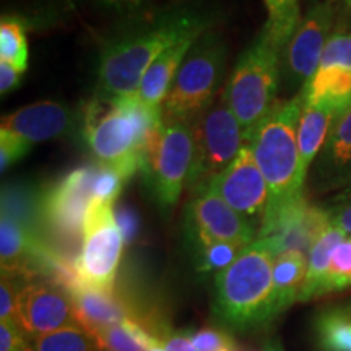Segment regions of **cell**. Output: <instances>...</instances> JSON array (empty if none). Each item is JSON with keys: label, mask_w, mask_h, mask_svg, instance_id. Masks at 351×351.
Masks as SVG:
<instances>
[{"label": "cell", "mask_w": 351, "mask_h": 351, "mask_svg": "<svg viewBox=\"0 0 351 351\" xmlns=\"http://www.w3.org/2000/svg\"><path fill=\"white\" fill-rule=\"evenodd\" d=\"M217 21V10L204 2L174 3L137 21L109 41L99 56L98 91L108 98L135 95L148 67L176 43L202 36Z\"/></svg>", "instance_id": "1"}, {"label": "cell", "mask_w": 351, "mask_h": 351, "mask_svg": "<svg viewBox=\"0 0 351 351\" xmlns=\"http://www.w3.org/2000/svg\"><path fill=\"white\" fill-rule=\"evenodd\" d=\"M163 125V111L135 95H95L83 111V134L98 165L117 171L125 181L142 168L148 145Z\"/></svg>", "instance_id": "2"}, {"label": "cell", "mask_w": 351, "mask_h": 351, "mask_svg": "<svg viewBox=\"0 0 351 351\" xmlns=\"http://www.w3.org/2000/svg\"><path fill=\"white\" fill-rule=\"evenodd\" d=\"M302 106V93L295 95L285 103H276L269 116L247 138V145L251 147L270 192L269 205L263 215L274 213L306 195V184L300 173L298 148V125Z\"/></svg>", "instance_id": "3"}, {"label": "cell", "mask_w": 351, "mask_h": 351, "mask_svg": "<svg viewBox=\"0 0 351 351\" xmlns=\"http://www.w3.org/2000/svg\"><path fill=\"white\" fill-rule=\"evenodd\" d=\"M275 252L256 239L215 276V311L228 326L245 328L271 320Z\"/></svg>", "instance_id": "4"}, {"label": "cell", "mask_w": 351, "mask_h": 351, "mask_svg": "<svg viewBox=\"0 0 351 351\" xmlns=\"http://www.w3.org/2000/svg\"><path fill=\"white\" fill-rule=\"evenodd\" d=\"M282 54L283 51L261 32L232 69L221 96L243 125L245 138L251 137L278 103L276 95L282 85Z\"/></svg>", "instance_id": "5"}, {"label": "cell", "mask_w": 351, "mask_h": 351, "mask_svg": "<svg viewBox=\"0 0 351 351\" xmlns=\"http://www.w3.org/2000/svg\"><path fill=\"white\" fill-rule=\"evenodd\" d=\"M226 67V44L212 29L197 39L163 103V121L192 125L215 103Z\"/></svg>", "instance_id": "6"}, {"label": "cell", "mask_w": 351, "mask_h": 351, "mask_svg": "<svg viewBox=\"0 0 351 351\" xmlns=\"http://www.w3.org/2000/svg\"><path fill=\"white\" fill-rule=\"evenodd\" d=\"M124 244V232L117 223L114 204L91 202L83 219L80 251L73 257L78 285L112 291Z\"/></svg>", "instance_id": "7"}, {"label": "cell", "mask_w": 351, "mask_h": 351, "mask_svg": "<svg viewBox=\"0 0 351 351\" xmlns=\"http://www.w3.org/2000/svg\"><path fill=\"white\" fill-rule=\"evenodd\" d=\"M192 137L194 156L186 186L191 192L208 186L247 142L243 125L223 96L192 124Z\"/></svg>", "instance_id": "8"}, {"label": "cell", "mask_w": 351, "mask_h": 351, "mask_svg": "<svg viewBox=\"0 0 351 351\" xmlns=\"http://www.w3.org/2000/svg\"><path fill=\"white\" fill-rule=\"evenodd\" d=\"M194 156L192 125L163 121L142 161L145 181L163 212H171L187 186Z\"/></svg>", "instance_id": "9"}, {"label": "cell", "mask_w": 351, "mask_h": 351, "mask_svg": "<svg viewBox=\"0 0 351 351\" xmlns=\"http://www.w3.org/2000/svg\"><path fill=\"white\" fill-rule=\"evenodd\" d=\"M337 12L328 0L314 3L301 19L282 54V83L287 91H302L317 70L328 39L335 32Z\"/></svg>", "instance_id": "10"}, {"label": "cell", "mask_w": 351, "mask_h": 351, "mask_svg": "<svg viewBox=\"0 0 351 351\" xmlns=\"http://www.w3.org/2000/svg\"><path fill=\"white\" fill-rule=\"evenodd\" d=\"M98 166H80L44 191L38 210L44 226L60 239L80 236L83 219L93 202V184Z\"/></svg>", "instance_id": "11"}, {"label": "cell", "mask_w": 351, "mask_h": 351, "mask_svg": "<svg viewBox=\"0 0 351 351\" xmlns=\"http://www.w3.org/2000/svg\"><path fill=\"white\" fill-rule=\"evenodd\" d=\"M328 226V210L311 204L306 194L274 213L263 215L257 239L265 241L275 256L287 251H298L309 256L315 241Z\"/></svg>", "instance_id": "12"}, {"label": "cell", "mask_w": 351, "mask_h": 351, "mask_svg": "<svg viewBox=\"0 0 351 351\" xmlns=\"http://www.w3.org/2000/svg\"><path fill=\"white\" fill-rule=\"evenodd\" d=\"M15 322L29 339L77 324L70 293L54 280L34 278L16 295Z\"/></svg>", "instance_id": "13"}, {"label": "cell", "mask_w": 351, "mask_h": 351, "mask_svg": "<svg viewBox=\"0 0 351 351\" xmlns=\"http://www.w3.org/2000/svg\"><path fill=\"white\" fill-rule=\"evenodd\" d=\"M187 230L194 245L207 243L251 245L258 232L252 221L207 187L192 192L187 208Z\"/></svg>", "instance_id": "14"}, {"label": "cell", "mask_w": 351, "mask_h": 351, "mask_svg": "<svg viewBox=\"0 0 351 351\" xmlns=\"http://www.w3.org/2000/svg\"><path fill=\"white\" fill-rule=\"evenodd\" d=\"M205 187L221 197L231 208H234L249 221L254 223V219L262 221L269 205L270 192L247 143L234 158V161Z\"/></svg>", "instance_id": "15"}, {"label": "cell", "mask_w": 351, "mask_h": 351, "mask_svg": "<svg viewBox=\"0 0 351 351\" xmlns=\"http://www.w3.org/2000/svg\"><path fill=\"white\" fill-rule=\"evenodd\" d=\"M300 93L306 103L332 101L343 112L351 108V29L335 26L314 77Z\"/></svg>", "instance_id": "16"}, {"label": "cell", "mask_w": 351, "mask_h": 351, "mask_svg": "<svg viewBox=\"0 0 351 351\" xmlns=\"http://www.w3.org/2000/svg\"><path fill=\"white\" fill-rule=\"evenodd\" d=\"M306 187L313 194L351 191V108L333 124L322 152L307 174Z\"/></svg>", "instance_id": "17"}, {"label": "cell", "mask_w": 351, "mask_h": 351, "mask_svg": "<svg viewBox=\"0 0 351 351\" xmlns=\"http://www.w3.org/2000/svg\"><path fill=\"white\" fill-rule=\"evenodd\" d=\"M73 125L72 111L57 101H38L2 117L0 135L32 148L33 145L64 137Z\"/></svg>", "instance_id": "18"}, {"label": "cell", "mask_w": 351, "mask_h": 351, "mask_svg": "<svg viewBox=\"0 0 351 351\" xmlns=\"http://www.w3.org/2000/svg\"><path fill=\"white\" fill-rule=\"evenodd\" d=\"M72 296L73 307H75L77 324L93 335L129 317H137V311L132 307L124 296L116 291H101L86 287H78L69 289Z\"/></svg>", "instance_id": "19"}, {"label": "cell", "mask_w": 351, "mask_h": 351, "mask_svg": "<svg viewBox=\"0 0 351 351\" xmlns=\"http://www.w3.org/2000/svg\"><path fill=\"white\" fill-rule=\"evenodd\" d=\"M343 111L332 101H314L302 106L298 125V148H300V173L302 181L313 168L315 158L322 152L333 124Z\"/></svg>", "instance_id": "20"}, {"label": "cell", "mask_w": 351, "mask_h": 351, "mask_svg": "<svg viewBox=\"0 0 351 351\" xmlns=\"http://www.w3.org/2000/svg\"><path fill=\"white\" fill-rule=\"evenodd\" d=\"M199 38L200 36H192L176 43L148 67L140 82L137 93H135L143 104L153 109H163V103L169 93L171 85H173L189 51Z\"/></svg>", "instance_id": "21"}, {"label": "cell", "mask_w": 351, "mask_h": 351, "mask_svg": "<svg viewBox=\"0 0 351 351\" xmlns=\"http://www.w3.org/2000/svg\"><path fill=\"white\" fill-rule=\"evenodd\" d=\"M166 328L152 324L148 315L129 317L122 322L93 333L101 351H148L163 340Z\"/></svg>", "instance_id": "22"}, {"label": "cell", "mask_w": 351, "mask_h": 351, "mask_svg": "<svg viewBox=\"0 0 351 351\" xmlns=\"http://www.w3.org/2000/svg\"><path fill=\"white\" fill-rule=\"evenodd\" d=\"M307 275V256L298 251H287L275 256L274 291H271L270 315L276 317L300 300Z\"/></svg>", "instance_id": "23"}, {"label": "cell", "mask_w": 351, "mask_h": 351, "mask_svg": "<svg viewBox=\"0 0 351 351\" xmlns=\"http://www.w3.org/2000/svg\"><path fill=\"white\" fill-rule=\"evenodd\" d=\"M346 236L348 234L345 231H341L340 228H337L330 223V226L315 241L309 256H307V275L298 301H309L314 300V298L326 295V285L332 254L337 249V245L346 239Z\"/></svg>", "instance_id": "24"}, {"label": "cell", "mask_w": 351, "mask_h": 351, "mask_svg": "<svg viewBox=\"0 0 351 351\" xmlns=\"http://www.w3.org/2000/svg\"><path fill=\"white\" fill-rule=\"evenodd\" d=\"M267 21L262 32L285 51L301 23V0H263Z\"/></svg>", "instance_id": "25"}, {"label": "cell", "mask_w": 351, "mask_h": 351, "mask_svg": "<svg viewBox=\"0 0 351 351\" xmlns=\"http://www.w3.org/2000/svg\"><path fill=\"white\" fill-rule=\"evenodd\" d=\"M320 351H351V313L345 307L324 311L315 320Z\"/></svg>", "instance_id": "26"}, {"label": "cell", "mask_w": 351, "mask_h": 351, "mask_svg": "<svg viewBox=\"0 0 351 351\" xmlns=\"http://www.w3.org/2000/svg\"><path fill=\"white\" fill-rule=\"evenodd\" d=\"M0 62H7L26 72L29 62V44L23 21L3 16L0 23Z\"/></svg>", "instance_id": "27"}, {"label": "cell", "mask_w": 351, "mask_h": 351, "mask_svg": "<svg viewBox=\"0 0 351 351\" xmlns=\"http://www.w3.org/2000/svg\"><path fill=\"white\" fill-rule=\"evenodd\" d=\"M33 351H101L85 328L73 324L32 340Z\"/></svg>", "instance_id": "28"}, {"label": "cell", "mask_w": 351, "mask_h": 351, "mask_svg": "<svg viewBox=\"0 0 351 351\" xmlns=\"http://www.w3.org/2000/svg\"><path fill=\"white\" fill-rule=\"evenodd\" d=\"M249 245L234 243H207L195 245L199 269L204 271H221L230 267Z\"/></svg>", "instance_id": "29"}, {"label": "cell", "mask_w": 351, "mask_h": 351, "mask_svg": "<svg viewBox=\"0 0 351 351\" xmlns=\"http://www.w3.org/2000/svg\"><path fill=\"white\" fill-rule=\"evenodd\" d=\"M351 287V236L337 245L332 254L326 295Z\"/></svg>", "instance_id": "30"}, {"label": "cell", "mask_w": 351, "mask_h": 351, "mask_svg": "<svg viewBox=\"0 0 351 351\" xmlns=\"http://www.w3.org/2000/svg\"><path fill=\"white\" fill-rule=\"evenodd\" d=\"M96 178L93 184V200L104 204H116L121 195L124 184L127 182L122 176L106 166L96 165Z\"/></svg>", "instance_id": "31"}, {"label": "cell", "mask_w": 351, "mask_h": 351, "mask_svg": "<svg viewBox=\"0 0 351 351\" xmlns=\"http://www.w3.org/2000/svg\"><path fill=\"white\" fill-rule=\"evenodd\" d=\"M189 339L197 351H239L234 340L218 328H202L189 333Z\"/></svg>", "instance_id": "32"}, {"label": "cell", "mask_w": 351, "mask_h": 351, "mask_svg": "<svg viewBox=\"0 0 351 351\" xmlns=\"http://www.w3.org/2000/svg\"><path fill=\"white\" fill-rule=\"evenodd\" d=\"M0 351H33L28 335L15 320H0Z\"/></svg>", "instance_id": "33"}, {"label": "cell", "mask_w": 351, "mask_h": 351, "mask_svg": "<svg viewBox=\"0 0 351 351\" xmlns=\"http://www.w3.org/2000/svg\"><path fill=\"white\" fill-rule=\"evenodd\" d=\"M98 5L122 19H135L150 7L152 0H96Z\"/></svg>", "instance_id": "34"}, {"label": "cell", "mask_w": 351, "mask_h": 351, "mask_svg": "<svg viewBox=\"0 0 351 351\" xmlns=\"http://www.w3.org/2000/svg\"><path fill=\"white\" fill-rule=\"evenodd\" d=\"M28 152V148H25L23 145L15 142L7 135H0V171H2V174L8 168H12L16 161L21 160Z\"/></svg>", "instance_id": "35"}, {"label": "cell", "mask_w": 351, "mask_h": 351, "mask_svg": "<svg viewBox=\"0 0 351 351\" xmlns=\"http://www.w3.org/2000/svg\"><path fill=\"white\" fill-rule=\"evenodd\" d=\"M328 210L330 223L345 231L346 234L351 236V191L343 192L340 197V202L333 208Z\"/></svg>", "instance_id": "36"}, {"label": "cell", "mask_w": 351, "mask_h": 351, "mask_svg": "<svg viewBox=\"0 0 351 351\" xmlns=\"http://www.w3.org/2000/svg\"><path fill=\"white\" fill-rule=\"evenodd\" d=\"M21 75H23L21 70L7 62H0V93H2V96L15 90L21 80Z\"/></svg>", "instance_id": "37"}, {"label": "cell", "mask_w": 351, "mask_h": 351, "mask_svg": "<svg viewBox=\"0 0 351 351\" xmlns=\"http://www.w3.org/2000/svg\"><path fill=\"white\" fill-rule=\"evenodd\" d=\"M165 345L168 351H197L192 345L189 333L184 332H168L165 337Z\"/></svg>", "instance_id": "38"}, {"label": "cell", "mask_w": 351, "mask_h": 351, "mask_svg": "<svg viewBox=\"0 0 351 351\" xmlns=\"http://www.w3.org/2000/svg\"><path fill=\"white\" fill-rule=\"evenodd\" d=\"M116 217L122 232H124L125 241H130L137 234V217L130 210H121L119 213H116Z\"/></svg>", "instance_id": "39"}, {"label": "cell", "mask_w": 351, "mask_h": 351, "mask_svg": "<svg viewBox=\"0 0 351 351\" xmlns=\"http://www.w3.org/2000/svg\"><path fill=\"white\" fill-rule=\"evenodd\" d=\"M337 12V25L351 29V0H328Z\"/></svg>", "instance_id": "40"}, {"label": "cell", "mask_w": 351, "mask_h": 351, "mask_svg": "<svg viewBox=\"0 0 351 351\" xmlns=\"http://www.w3.org/2000/svg\"><path fill=\"white\" fill-rule=\"evenodd\" d=\"M263 351H285L282 343L278 340H269L263 346Z\"/></svg>", "instance_id": "41"}, {"label": "cell", "mask_w": 351, "mask_h": 351, "mask_svg": "<svg viewBox=\"0 0 351 351\" xmlns=\"http://www.w3.org/2000/svg\"><path fill=\"white\" fill-rule=\"evenodd\" d=\"M148 351H168L166 350V345H165V340H161V341H158L156 345H153L150 350Z\"/></svg>", "instance_id": "42"}, {"label": "cell", "mask_w": 351, "mask_h": 351, "mask_svg": "<svg viewBox=\"0 0 351 351\" xmlns=\"http://www.w3.org/2000/svg\"><path fill=\"white\" fill-rule=\"evenodd\" d=\"M345 309L348 311V313H351V304H350V306H345Z\"/></svg>", "instance_id": "43"}, {"label": "cell", "mask_w": 351, "mask_h": 351, "mask_svg": "<svg viewBox=\"0 0 351 351\" xmlns=\"http://www.w3.org/2000/svg\"><path fill=\"white\" fill-rule=\"evenodd\" d=\"M311 2H313V3H317V2H320V0H311Z\"/></svg>", "instance_id": "44"}, {"label": "cell", "mask_w": 351, "mask_h": 351, "mask_svg": "<svg viewBox=\"0 0 351 351\" xmlns=\"http://www.w3.org/2000/svg\"><path fill=\"white\" fill-rule=\"evenodd\" d=\"M239 351H241V350H239Z\"/></svg>", "instance_id": "45"}]
</instances>
